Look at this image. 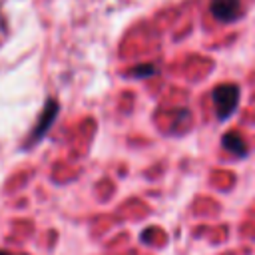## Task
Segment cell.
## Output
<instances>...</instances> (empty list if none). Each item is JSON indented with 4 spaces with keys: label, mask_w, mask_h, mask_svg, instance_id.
Returning <instances> with one entry per match:
<instances>
[{
    "label": "cell",
    "mask_w": 255,
    "mask_h": 255,
    "mask_svg": "<svg viewBox=\"0 0 255 255\" xmlns=\"http://www.w3.org/2000/svg\"><path fill=\"white\" fill-rule=\"evenodd\" d=\"M221 143H223V147H225L231 155H235V157H245V155H247V141L243 139V135H241L239 131H227V133L223 135Z\"/></svg>",
    "instance_id": "cell-3"
},
{
    "label": "cell",
    "mask_w": 255,
    "mask_h": 255,
    "mask_svg": "<svg viewBox=\"0 0 255 255\" xmlns=\"http://www.w3.org/2000/svg\"><path fill=\"white\" fill-rule=\"evenodd\" d=\"M209 10L217 22L227 24V22H235L241 16L243 6H241V0H211Z\"/></svg>",
    "instance_id": "cell-2"
},
{
    "label": "cell",
    "mask_w": 255,
    "mask_h": 255,
    "mask_svg": "<svg viewBox=\"0 0 255 255\" xmlns=\"http://www.w3.org/2000/svg\"><path fill=\"white\" fill-rule=\"evenodd\" d=\"M56 102H50L48 106H46V110H44V114H42V120H40V124L36 126V131H34V139H38L40 135H44V131L46 129H50V126H52V122H54V118H56Z\"/></svg>",
    "instance_id": "cell-4"
},
{
    "label": "cell",
    "mask_w": 255,
    "mask_h": 255,
    "mask_svg": "<svg viewBox=\"0 0 255 255\" xmlns=\"http://www.w3.org/2000/svg\"><path fill=\"white\" fill-rule=\"evenodd\" d=\"M0 255H8V253H4V251H0Z\"/></svg>",
    "instance_id": "cell-5"
},
{
    "label": "cell",
    "mask_w": 255,
    "mask_h": 255,
    "mask_svg": "<svg viewBox=\"0 0 255 255\" xmlns=\"http://www.w3.org/2000/svg\"><path fill=\"white\" fill-rule=\"evenodd\" d=\"M239 96L241 92L237 84H219L213 90V106H215V114L219 120L231 118V114L235 112L239 104Z\"/></svg>",
    "instance_id": "cell-1"
}]
</instances>
